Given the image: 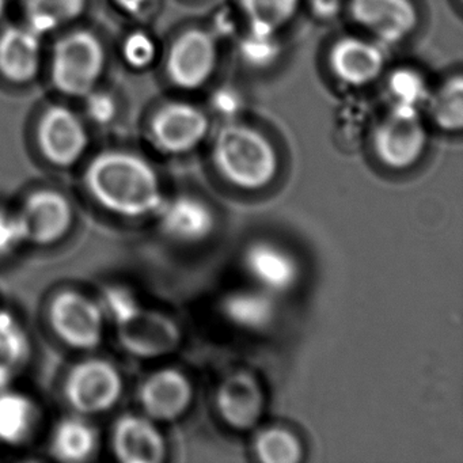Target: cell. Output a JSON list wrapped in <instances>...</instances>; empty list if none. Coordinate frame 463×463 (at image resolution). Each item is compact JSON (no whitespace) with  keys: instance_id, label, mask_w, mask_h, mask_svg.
Returning a JSON list of instances; mask_svg holds the SVG:
<instances>
[{"instance_id":"14","label":"cell","mask_w":463,"mask_h":463,"mask_svg":"<svg viewBox=\"0 0 463 463\" xmlns=\"http://www.w3.org/2000/svg\"><path fill=\"white\" fill-rule=\"evenodd\" d=\"M351 14L359 25L389 44L405 39L417 25L411 0H352Z\"/></svg>"},{"instance_id":"13","label":"cell","mask_w":463,"mask_h":463,"mask_svg":"<svg viewBox=\"0 0 463 463\" xmlns=\"http://www.w3.org/2000/svg\"><path fill=\"white\" fill-rule=\"evenodd\" d=\"M110 446L123 463H159L166 455V443L154 420L145 414L126 413L112 428Z\"/></svg>"},{"instance_id":"16","label":"cell","mask_w":463,"mask_h":463,"mask_svg":"<svg viewBox=\"0 0 463 463\" xmlns=\"http://www.w3.org/2000/svg\"><path fill=\"white\" fill-rule=\"evenodd\" d=\"M42 39L28 25L5 29L0 33V74L20 85L33 80L42 64Z\"/></svg>"},{"instance_id":"7","label":"cell","mask_w":463,"mask_h":463,"mask_svg":"<svg viewBox=\"0 0 463 463\" xmlns=\"http://www.w3.org/2000/svg\"><path fill=\"white\" fill-rule=\"evenodd\" d=\"M427 145V134L419 109L392 107L373 134V150L382 164L406 169L419 161Z\"/></svg>"},{"instance_id":"20","label":"cell","mask_w":463,"mask_h":463,"mask_svg":"<svg viewBox=\"0 0 463 463\" xmlns=\"http://www.w3.org/2000/svg\"><path fill=\"white\" fill-rule=\"evenodd\" d=\"M99 447L97 428L80 414L61 419L51 435V455L61 462H88L97 454Z\"/></svg>"},{"instance_id":"10","label":"cell","mask_w":463,"mask_h":463,"mask_svg":"<svg viewBox=\"0 0 463 463\" xmlns=\"http://www.w3.org/2000/svg\"><path fill=\"white\" fill-rule=\"evenodd\" d=\"M216 66L213 36L200 29L184 32L170 48L166 72L173 85L194 90L205 85Z\"/></svg>"},{"instance_id":"32","label":"cell","mask_w":463,"mask_h":463,"mask_svg":"<svg viewBox=\"0 0 463 463\" xmlns=\"http://www.w3.org/2000/svg\"><path fill=\"white\" fill-rule=\"evenodd\" d=\"M85 97L88 99L86 109L96 123L108 124L115 118L116 104L112 97L104 93H97L94 90Z\"/></svg>"},{"instance_id":"28","label":"cell","mask_w":463,"mask_h":463,"mask_svg":"<svg viewBox=\"0 0 463 463\" xmlns=\"http://www.w3.org/2000/svg\"><path fill=\"white\" fill-rule=\"evenodd\" d=\"M390 96H392V107H406L419 109V105L428 99L427 86L419 72L413 70H395L390 75Z\"/></svg>"},{"instance_id":"2","label":"cell","mask_w":463,"mask_h":463,"mask_svg":"<svg viewBox=\"0 0 463 463\" xmlns=\"http://www.w3.org/2000/svg\"><path fill=\"white\" fill-rule=\"evenodd\" d=\"M99 303L127 354L154 359L170 354L180 344L177 324L165 314L145 307L126 287L105 289Z\"/></svg>"},{"instance_id":"6","label":"cell","mask_w":463,"mask_h":463,"mask_svg":"<svg viewBox=\"0 0 463 463\" xmlns=\"http://www.w3.org/2000/svg\"><path fill=\"white\" fill-rule=\"evenodd\" d=\"M50 324L70 348L94 351L104 341L107 316L99 300L77 289H64L51 300Z\"/></svg>"},{"instance_id":"33","label":"cell","mask_w":463,"mask_h":463,"mask_svg":"<svg viewBox=\"0 0 463 463\" xmlns=\"http://www.w3.org/2000/svg\"><path fill=\"white\" fill-rule=\"evenodd\" d=\"M317 13L324 17L335 14L338 9V0H314Z\"/></svg>"},{"instance_id":"3","label":"cell","mask_w":463,"mask_h":463,"mask_svg":"<svg viewBox=\"0 0 463 463\" xmlns=\"http://www.w3.org/2000/svg\"><path fill=\"white\" fill-rule=\"evenodd\" d=\"M213 158L218 172L238 188H264L278 172V156L269 140L242 124L219 131Z\"/></svg>"},{"instance_id":"12","label":"cell","mask_w":463,"mask_h":463,"mask_svg":"<svg viewBox=\"0 0 463 463\" xmlns=\"http://www.w3.org/2000/svg\"><path fill=\"white\" fill-rule=\"evenodd\" d=\"M191 382L175 368H162L147 376L137 392L143 414L154 421H173L185 413L192 402Z\"/></svg>"},{"instance_id":"8","label":"cell","mask_w":463,"mask_h":463,"mask_svg":"<svg viewBox=\"0 0 463 463\" xmlns=\"http://www.w3.org/2000/svg\"><path fill=\"white\" fill-rule=\"evenodd\" d=\"M15 215L25 243L36 246H50L63 240L74 219L69 199L52 189L29 194Z\"/></svg>"},{"instance_id":"4","label":"cell","mask_w":463,"mask_h":463,"mask_svg":"<svg viewBox=\"0 0 463 463\" xmlns=\"http://www.w3.org/2000/svg\"><path fill=\"white\" fill-rule=\"evenodd\" d=\"M104 45L88 31L67 34L53 48L51 78L64 96L85 97L96 89L105 70Z\"/></svg>"},{"instance_id":"24","label":"cell","mask_w":463,"mask_h":463,"mask_svg":"<svg viewBox=\"0 0 463 463\" xmlns=\"http://www.w3.org/2000/svg\"><path fill=\"white\" fill-rule=\"evenodd\" d=\"M85 7L86 0H26V25L44 37L74 23Z\"/></svg>"},{"instance_id":"31","label":"cell","mask_w":463,"mask_h":463,"mask_svg":"<svg viewBox=\"0 0 463 463\" xmlns=\"http://www.w3.org/2000/svg\"><path fill=\"white\" fill-rule=\"evenodd\" d=\"M242 53L249 63L256 64V66L269 63L278 53L273 34L251 32L250 36L243 42Z\"/></svg>"},{"instance_id":"25","label":"cell","mask_w":463,"mask_h":463,"mask_svg":"<svg viewBox=\"0 0 463 463\" xmlns=\"http://www.w3.org/2000/svg\"><path fill=\"white\" fill-rule=\"evenodd\" d=\"M300 0H241L251 32L275 34L297 13Z\"/></svg>"},{"instance_id":"35","label":"cell","mask_w":463,"mask_h":463,"mask_svg":"<svg viewBox=\"0 0 463 463\" xmlns=\"http://www.w3.org/2000/svg\"><path fill=\"white\" fill-rule=\"evenodd\" d=\"M7 0H0V20L4 17L5 12H6Z\"/></svg>"},{"instance_id":"34","label":"cell","mask_w":463,"mask_h":463,"mask_svg":"<svg viewBox=\"0 0 463 463\" xmlns=\"http://www.w3.org/2000/svg\"><path fill=\"white\" fill-rule=\"evenodd\" d=\"M120 9L127 13H137L145 5V0H115Z\"/></svg>"},{"instance_id":"19","label":"cell","mask_w":463,"mask_h":463,"mask_svg":"<svg viewBox=\"0 0 463 463\" xmlns=\"http://www.w3.org/2000/svg\"><path fill=\"white\" fill-rule=\"evenodd\" d=\"M245 267L253 280L268 292L287 291L298 279L294 257L275 243H253L246 250Z\"/></svg>"},{"instance_id":"17","label":"cell","mask_w":463,"mask_h":463,"mask_svg":"<svg viewBox=\"0 0 463 463\" xmlns=\"http://www.w3.org/2000/svg\"><path fill=\"white\" fill-rule=\"evenodd\" d=\"M330 67L341 82L364 86L381 75L384 56L381 48L356 37H345L330 51Z\"/></svg>"},{"instance_id":"26","label":"cell","mask_w":463,"mask_h":463,"mask_svg":"<svg viewBox=\"0 0 463 463\" xmlns=\"http://www.w3.org/2000/svg\"><path fill=\"white\" fill-rule=\"evenodd\" d=\"M433 121L444 131H460L463 127V80L460 75L449 80L430 99Z\"/></svg>"},{"instance_id":"23","label":"cell","mask_w":463,"mask_h":463,"mask_svg":"<svg viewBox=\"0 0 463 463\" xmlns=\"http://www.w3.org/2000/svg\"><path fill=\"white\" fill-rule=\"evenodd\" d=\"M224 317L243 329L267 327L275 317V302L265 289H241L232 292L222 302Z\"/></svg>"},{"instance_id":"18","label":"cell","mask_w":463,"mask_h":463,"mask_svg":"<svg viewBox=\"0 0 463 463\" xmlns=\"http://www.w3.org/2000/svg\"><path fill=\"white\" fill-rule=\"evenodd\" d=\"M156 215L165 234L180 242H199L213 229V213L204 203L194 197L180 196L169 202L164 200Z\"/></svg>"},{"instance_id":"11","label":"cell","mask_w":463,"mask_h":463,"mask_svg":"<svg viewBox=\"0 0 463 463\" xmlns=\"http://www.w3.org/2000/svg\"><path fill=\"white\" fill-rule=\"evenodd\" d=\"M208 128L207 116L199 108L185 102H172L151 118L150 137L158 150L184 154L200 145Z\"/></svg>"},{"instance_id":"15","label":"cell","mask_w":463,"mask_h":463,"mask_svg":"<svg viewBox=\"0 0 463 463\" xmlns=\"http://www.w3.org/2000/svg\"><path fill=\"white\" fill-rule=\"evenodd\" d=\"M216 408L222 419L235 430L253 427L264 411V392L248 373L227 376L216 392Z\"/></svg>"},{"instance_id":"29","label":"cell","mask_w":463,"mask_h":463,"mask_svg":"<svg viewBox=\"0 0 463 463\" xmlns=\"http://www.w3.org/2000/svg\"><path fill=\"white\" fill-rule=\"evenodd\" d=\"M121 53L129 67L135 70H145L156 61V43L148 34L135 32L124 40Z\"/></svg>"},{"instance_id":"5","label":"cell","mask_w":463,"mask_h":463,"mask_svg":"<svg viewBox=\"0 0 463 463\" xmlns=\"http://www.w3.org/2000/svg\"><path fill=\"white\" fill-rule=\"evenodd\" d=\"M64 400L83 417L99 416L112 411L124 392L120 370L109 360L90 357L77 363L67 373Z\"/></svg>"},{"instance_id":"30","label":"cell","mask_w":463,"mask_h":463,"mask_svg":"<svg viewBox=\"0 0 463 463\" xmlns=\"http://www.w3.org/2000/svg\"><path fill=\"white\" fill-rule=\"evenodd\" d=\"M25 245L17 215L0 208V259L12 256Z\"/></svg>"},{"instance_id":"21","label":"cell","mask_w":463,"mask_h":463,"mask_svg":"<svg viewBox=\"0 0 463 463\" xmlns=\"http://www.w3.org/2000/svg\"><path fill=\"white\" fill-rule=\"evenodd\" d=\"M40 422L36 401L10 389L0 392V443L24 446L32 440Z\"/></svg>"},{"instance_id":"9","label":"cell","mask_w":463,"mask_h":463,"mask_svg":"<svg viewBox=\"0 0 463 463\" xmlns=\"http://www.w3.org/2000/svg\"><path fill=\"white\" fill-rule=\"evenodd\" d=\"M40 151L58 167L74 166L85 156L89 135L77 113L66 107H52L43 115L37 129Z\"/></svg>"},{"instance_id":"27","label":"cell","mask_w":463,"mask_h":463,"mask_svg":"<svg viewBox=\"0 0 463 463\" xmlns=\"http://www.w3.org/2000/svg\"><path fill=\"white\" fill-rule=\"evenodd\" d=\"M254 451L264 463H297L302 458V444L291 430L269 428L257 436Z\"/></svg>"},{"instance_id":"1","label":"cell","mask_w":463,"mask_h":463,"mask_svg":"<svg viewBox=\"0 0 463 463\" xmlns=\"http://www.w3.org/2000/svg\"><path fill=\"white\" fill-rule=\"evenodd\" d=\"M85 185L97 204L123 218L156 213L165 200L154 167L129 151L99 154L86 169Z\"/></svg>"},{"instance_id":"22","label":"cell","mask_w":463,"mask_h":463,"mask_svg":"<svg viewBox=\"0 0 463 463\" xmlns=\"http://www.w3.org/2000/svg\"><path fill=\"white\" fill-rule=\"evenodd\" d=\"M29 356L31 340L25 327L14 314L0 310V392L12 387Z\"/></svg>"}]
</instances>
